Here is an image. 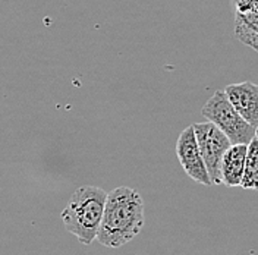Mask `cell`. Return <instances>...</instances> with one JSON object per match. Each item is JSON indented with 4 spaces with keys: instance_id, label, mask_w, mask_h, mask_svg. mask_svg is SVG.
<instances>
[{
    "instance_id": "obj_6",
    "label": "cell",
    "mask_w": 258,
    "mask_h": 255,
    "mask_svg": "<svg viewBox=\"0 0 258 255\" xmlns=\"http://www.w3.org/2000/svg\"><path fill=\"white\" fill-rule=\"evenodd\" d=\"M235 35L258 53V0H233Z\"/></svg>"
},
{
    "instance_id": "obj_1",
    "label": "cell",
    "mask_w": 258,
    "mask_h": 255,
    "mask_svg": "<svg viewBox=\"0 0 258 255\" xmlns=\"http://www.w3.org/2000/svg\"><path fill=\"white\" fill-rule=\"evenodd\" d=\"M144 201L140 192L119 186L107 194L97 240L107 248H120L144 227Z\"/></svg>"
},
{
    "instance_id": "obj_8",
    "label": "cell",
    "mask_w": 258,
    "mask_h": 255,
    "mask_svg": "<svg viewBox=\"0 0 258 255\" xmlns=\"http://www.w3.org/2000/svg\"><path fill=\"white\" fill-rule=\"evenodd\" d=\"M248 144H235L230 145L222 160V183L235 188L241 186L243 170H245V160H246Z\"/></svg>"
},
{
    "instance_id": "obj_3",
    "label": "cell",
    "mask_w": 258,
    "mask_h": 255,
    "mask_svg": "<svg viewBox=\"0 0 258 255\" xmlns=\"http://www.w3.org/2000/svg\"><path fill=\"white\" fill-rule=\"evenodd\" d=\"M201 114L219 128L226 137L235 144H249L255 137L257 129L251 126L226 96L225 90L216 91L201 107Z\"/></svg>"
},
{
    "instance_id": "obj_10",
    "label": "cell",
    "mask_w": 258,
    "mask_h": 255,
    "mask_svg": "<svg viewBox=\"0 0 258 255\" xmlns=\"http://www.w3.org/2000/svg\"><path fill=\"white\" fill-rule=\"evenodd\" d=\"M255 137H257V138H258V128H257V132H255Z\"/></svg>"
},
{
    "instance_id": "obj_9",
    "label": "cell",
    "mask_w": 258,
    "mask_h": 255,
    "mask_svg": "<svg viewBox=\"0 0 258 255\" xmlns=\"http://www.w3.org/2000/svg\"><path fill=\"white\" fill-rule=\"evenodd\" d=\"M241 188L258 191V138L254 137L248 144L245 170L242 177Z\"/></svg>"
},
{
    "instance_id": "obj_7",
    "label": "cell",
    "mask_w": 258,
    "mask_h": 255,
    "mask_svg": "<svg viewBox=\"0 0 258 255\" xmlns=\"http://www.w3.org/2000/svg\"><path fill=\"white\" fill-rule=\"evenodd\" d=\"M225 93L236 112L255 129L258 128V84L243 81L239 84H230Z\"/></svg>"
},
{
    "instance_id": "obj_5",
    "label": "cell",
    "mask_w": 258,
    "mask_h": 255,
    "mask_svg": "<svg viewBox=\"0 0 258 255\" xmlns=\"http://www.w3.org/2000/svg\"><path fill=\"white\" fill-rule=\"evenodd\" d=\"M176 156L183 172L192 180L211 186L209 172L195 138L194 126L185 128L176 141Z\"/></svg>"
},
{
    "instance_id": "obj_2",
    "label": "cell",
    "mask_w": 258,
    "mask_h": 255,
    "mask_svg": "<svg viewBox=\"0 0 258 255\" xmlns=\"http://www.w3.org/2000/svg\"><path fill=\"white\" fill-rule=\"evenodd\" d=\"M107 192L98 186H81L72 194L62 211V220L68 232L81 243L90 245L97 239Z\"/></svg>"
},
{
    "instance_id": "obj_4",
    "label": "cell",
    "mask_w": 258,
    "mask_h": 255,
    "mask_svg": "<svg viewBox=\"0 0 258 255\" xmlns=\"http://www.w3.org/2000/svg\"><path fill=\"white\" fill-rule=\"evenodd\" d=\"M194 132L200 147L203 160L206 163L211 185L222 183V160L225 153L230 148V140L211 122L195 123Z\"/></svg>"
}]
</instances>
